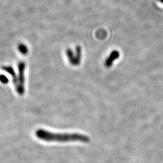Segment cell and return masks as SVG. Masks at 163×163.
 <instances>
[{
  "label": "cell",
  "mask_w": 163,
  "mask_h": 163,
  "mask_svg": "<svg viewBox=\"0 0 163 163\" xmlns=\"http://www.w3.org/2000/svg\"><path fill=\"white\" fill-rule=\"evenodd\" d=\"M119 57V53L117 51H114L112 52L111 53L110 56L107 58V59L105 61V66L107 67H111V65L112 64L113 61L117 59Z\"/></svg>",
  "instance_id": "2"
},
{
  "label": "cell",
  "mask_w": 163,
  "mask_h": 163,
  "mask_svg": "<svg viewBox=\"0 0 163 163\" xmlns=\"http://www.w3.org/2000/svg\"><path fill=\"white\" fill-rule=\"evenodd\" d=\"M36 135L41 140L48 142H70L80 141L82 143H88L90 138L85 135L80 133H54L46 130H37Z\"/></svg>",
  "instance_id": "1"
}]
</instances>
